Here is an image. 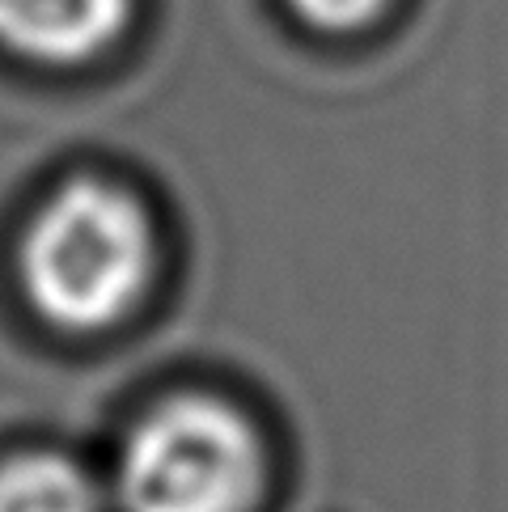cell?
<instances>
[{"label": "cell", "instance_id": "6da1fadb", "mask_svg": "<svg viewBox=\"0 0 508 512\" xmlns=\"http://www.w3.org/2000/svg\"><path fill=\"white\" fill-rule=\"evenodd\" d=\"M153 271V229L132 195L77 178L34 216L22 280L34 309L64 331H102L136 305Z\"/></svg>", "mask_w": 508, "mask_h": 512}, {"label": "cell", "instance_id": "7a4b0ae2", "mask_svg": "<svg viewBox=\"0 0 508 512\" xmlns=\"http://www.w3.org/2000/svg\"><path fill=\"white\" fill-rule=\"evenodd\" d=\"M263 445L212 398H174L140 419L115 470L119 512H246L263 491Z\"/></svg>", "mask_w": 508, "mask_h": 512}, {"label": "cell", "instance_id": "3957f363", "mask_svg": "<svg viewBox=\"0 0 508 512\" xmlns=\"http://www.w3.org/2000/svg\"><path fill=\"white\" fill-rule=\"evenodd\" d=\"M132 0H0V47L34 64H85L111 47Z\"/></svg>", "mask_w": 508, "mask_h": 512}, {"label": "cell", "instance_id": "277c9868", "mask_svg": "<svg viewBox=\"0 0 508 512\" xmlns=\"http://www.w3.org/2000/svg\"><path fill=\"white\" fill-rule=\"evenodd\" d=\"M0 512H98L94 483L51 453L0 466Z\"/></svg>", "mask_w": 508, "mask_h": 512}, {"label": "cell", "instance_id": "5b68a950", "mask_svg": "<svg viewBox=\"0 0 508 512\" xmlns=\"http://www.w3.org/2000/svg\"><path fill=\"white\" fill-rule=\"evenodd\" d=\"M390 0H288L305 26H314L322 34H356L373 26L386 13Z\"/></svg>", "mask_w": 508, "mask_h": 512}]
</instances>
